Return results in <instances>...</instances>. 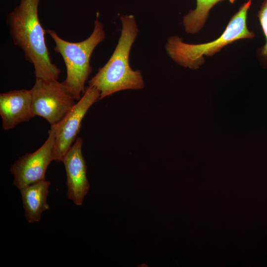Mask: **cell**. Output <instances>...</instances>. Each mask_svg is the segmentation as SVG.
Returning a JSON list of instances; mask_svg holds the SVG:
<instances>
[{
  "label": "cell",
  "instance_id": "52a82bcc",
  "mask_svg": "<svg viewBox=\"0 0 267 267\" xmlns=\"http://www.w3.org/2000/svg\"><path fill=\"white\" fill-rule=\"evenodd\" d=\"M48 136L36 151L28 153L16 160L10 168L13 176V184L19 190L31 184L45 179L46 169L54 160L53 147L55 139L54 128L51 126Z\"/></svg>",
  "mask_w": 267,
  "mask_h": 267
},
{
  "label": "cell",
  "instance_id": "9c48e42d",
  "mask_svg": "<svg viewBox=\"0 0 267 267\" xmlns=\"http://www.w3.org/2000/svg\"><path fill=\"white\" fill-rule=\"evenodd\" d=\"M0 115L2 128L5 131L35 117L30 90L22 89L0 93Z\"/></svg>",
  "mask_w": 267,
  "mask_h": 267
},
{
  "label": "cell",
  "instance_id": "277c9868",
  "mask_svg": "<svg viewBox=\"0 0 267 267\" xmlns=\"http://www.w3.org/2000/svg\"><path fill=\"white\" fill-rule=\"evenodd\" d=\"M45 32L54 41V51L61 55L65 64L67 76L62 83L78 101L85 91V84L92 71L91 55L97 45L105 38L103 25L97 16L90 36L76 43L61 39L54 30L46 29Z\"/></svg>",
  "mask_w": 267,
  "mask_h": 267
},
{
  "label": "cell",
  "instance_id": "8992f818",
  "mask_svg": "<svg viewBox=\"0 0 267 267\" xmlns=\"http://www.w3.org/2000/svg\"><path fill=\"white\" fill-rule=\"evenodd\" d=\"M99 97L100 91L96 88L87 86L81 98L66 115L58 124L51 126L55 133L53 151L55 161L63 162L74 143L84 117L90 107L99 100Z\"/></svg>",
  "mask_w": 267,
  "mask_h": 267
},
{
  "label": "cell",
  "instance_id": "6da1fadb",
  "mask_svg": "<svg viewBox=\"0 0 267 267\" xmlns=\"http://www.w3.org/2000/svg\"><path fill=\"white\" fill-rule=\"evenodd\" d=\"M40 0H20L7 16L6 23L13 43L33 65L36 79L58 80L61 70L51 61L45 43L44 30L39 20Z\"/></svg>",
  "mask_w": 267,
  "mask_h": 267
},
{
  "label": "cell",
  "instance_id": "7c38bea8",
  "mask_svg": "<svg viewBox=\"0 0 267 267\" xmlns=\"http://www.w3.org/2000/svg\"><path fill=\"white\" fill-rule=\"evenodd\" d=\"M257 17L266 39V43L257 49V57L262 66L267 68V0H264L262 3L258 11Z\"/></svg>",
  "mask_w": 267,
  "mask_h": 267
},
{
  "label": "cell",
  "instance_id": "3957f363",
  "mask_svg": "<svg viewBox=\"0 0 267 267\" xmlns=\"http://www.w3.org/2000/svg\"><path fill=\"white\" fill-rule=\"evenodd\" d=\"M252 0L243 3L230 18L222 35L210 42L191 44L185 43L178 36L169 37L165 49L170 57L179 65L197 69L205 62L204 56H212L224 47L242 39H252L255 33L247 27V18Z\"/></svg>",
  "mask_w": 267,
  "mask_h": 267
},
{
  "label": "cell",
  "instance_id": "5b68a950",
  "mask_svg": "<svg viewBox=\"0 0 267 267\" xmlns=\"http://www.w3.org/2000/svg\"><path fill=\"white\" fill-rule=\"evenodd\" d=\"M30 91L35 115L44 118L50 126L58 124L76 104L75 99L58 80L36 79Z\"/></svg>",
  "mask_w": 267,
  "mask_h": 267
},
{
  "label": "cell",
  "instance_id": "7a4b0ae2",
  "mask_svg": "<svg viewBox=\"0 0 267 267\" xmlns=\"http://www.w3.org/2000/svg\"><path fill=\"white\" fill-rule=\"evenodd\" d=\"M120 19L121 34L112 56L88 83L100 91L99 100L119 91L140 90L145 86L140 71L133 70L130 65L131 49L139 31L135 18L126 15Z\"/></svg>",
  "mask_w": 267,
  "mask_h": 267
},
{
  "label": "cell",
  "instance_id": "ba28073f",
  "mask_svg": "<svg viewBox=\"0 0 267 267\" xmlns=\"http://www.w3.org/2000/svg\"><path fill=\"white\" fill-rule=\"evenodd\" d=\"M83 138L78 137L65 155L67 196L76 206H82L90 185L87 176V165L82 154Z\"/></svg>",
  "mask_w": 267,
  "mask_h": 267
},
{
  "label": "cell",
  "instance_id": "8fae6325",
  "mask_svg": "<svg viewBox=\"0 0 267 267\" xmlns=\"http://www.w3.org/2000/svg\"><path fill=\"white\" fill-rule=\"evenodd\" d=\"M224 0H196L195 8L189 10L183 17L185 31L190 34L198 33L205 26L211 9Z\"/></svg>",
  "mask_w": 267,
  "mask_h": 267
},
{
  "label": "cell",
  "instance_id": "30bf717a",
  "mask_svg": "<svg viewBox=\"0 0 267 267\" xmlns=\"http://www.w3.org/2000/svg\"><path fill=\"white\" fill-rule=\"evenodd\" d=\"M50 182L45 179L21 189L25 217L29 223L39 222L42 213L49 208L47 196Z\"/></svg>",
  "mask_w": 267,
  "mask_h": 267
}]
</instances>
